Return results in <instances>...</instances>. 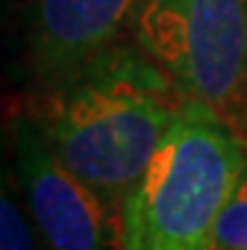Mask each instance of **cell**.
Instances as JSON below:
<instances>
[{"label": "cell", "instance_id": "3957f363", "mask_svg": "<svg viewBox=\"0 0 247 250\" xmlns=\"http://www.w3.org/2000/svg\"><path fill=\"white\" fill-rule=\"evenodd\" d=\"M134 38L187 99L237 126L247 104V0H141Z\"/></svg>", "mask_w": 247, "mask_h": 250}, {"label": "cell", "instance_id": "7a4b0ae2", "mask_svg": "<svg viewBox=\"0 0 247 250\" xmlns=\"http://www.w3.org/2000/svg\"><path fill=\"white\" fill-rule=\"evenodd\" d=\"M245 162L240 131L187 101L121 202L116 250H212L217 220Z\"/></svg>", "mask_w": 247, "mask_h": 250}, {"label": "cell", "instance_id": "5b68a950", "mask_svg": "<svg viewBox=\"0 0 247 250\" xmlns=\"http://www.w3.org/2000/svg\"><path fill=\"white\" fill-rule=\"evenodd\" d=\"M141 0H33L28 61L46 81L119 43Z\"/></svg>", "mask_w": 247, "mask_h": 250}, {"label": "cell", "instance_id": "52a82bcc", "mask_svg": "<svg viewBox=\"0 0 247 250\" xmlns=\"http://www.w3.org/2000/svg\"><path fill=\"white\" fill-rule=\"evenodd\" d=\"M38 230L23 215L8 180L0 195V250H38Z\"/></svg>", "mask_w": 247, "mask_h": 250}, {"label": "cell", "instance_id": "277c9868", "mask_svg": "<svg viewBox=\"0 0 247 250\" xmlns=\"http://www.w3.org/2000/svg\"><path fill=\"white\" fill-rule=\"evenodd\" d=\"M13 162L33 225L48 250H116V210L71 172L31 114L13 116Z\"/></svg>", "mask_w": 247, "mask_h": 250}, {"label": "cell", "instance_id": "6da1fadb", "mask_svg": "<svg viewBox=\"0 0 247 250\" xmlns=\"http://www.w3.org/2000/svg\"><path fill=\"white\" fill-rule=\"evenodd\" d=\"M187 101L139 43L119 41L46 79L28 114L63 165L119 215Z\"/></svg>", "mask_w": 247, "mask_h": 250}, {"label": "cell", "instance_id": "8992f818", "mask_svg": "<svg viewBox=\"0 0 247 250\" xmlns=\"http://www.w3.org/2000/svg\"><path fill=\"white\" fill-rule=\"evenodd\" d=\"M212 250H247V162L217 220Z\"/></svg>", "mask_w": 247, "mask_h": 250}, {"label": "cell", "instance_id": "ba28073f", "mask_svg": "<svg viewBox=\"0 0 247 250\" xmlns=\"http://www.w3.org/2000/svg\"><path fill=\"white\" fill-rule=\"evenodd\" d=\"M240 134H242V139L247 142V104H245V111H242V116H240V122H237V126H235Z\"/></svg>", "mask_w": 247, "mask_h": 250}]
</instances>
